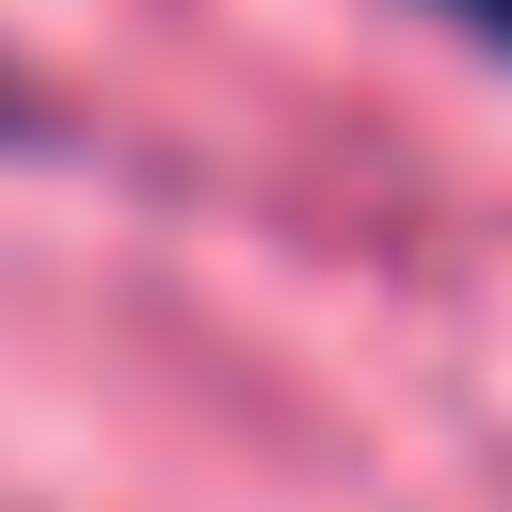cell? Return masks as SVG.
Segmentation results:
<instances>
[{
  "instance_id": "obj_1",
  "label": "cell",
  "mask_w": 512,
  "mask_h": 512,
  "mask_svg": "<svg viewBox=\"0 0 512 512\" xmlns=\"http://www.w3.org/2000/svg\"><path fill=\"white\" fill-rule=\"evenodd\" d=\"M432 16H464L480 48H512V0H432Z\"/></svg>"
}]
</instances>
